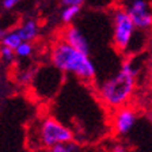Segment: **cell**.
<instances>
[{
  "label": "cell",
  "instance_id": "14",
  "mask_svg": "<svg viewBox=\"0 0 152 152\" xmlns=\"http://www.w3.org/2000/svg\"><path fill=\"white\" fill-rule=\"evenodd\" d=\"M84 3V0H63V4L65 7H80Z\"/></svg>",
  "mask_w": 152,
  "mask_h": 152
},
{
  "label": "cell",
  "instance_id": "17",
  "mask_svg": "<svg viewBox=\"0 0 152 152\" xmlns=\"http://www.w3.org/2000/svg\"><path fill=\"white\" fill-rule=\"evenodd\" d=\"M6 34H7V33L4 31L3 28H0V42L3 41V38H4V35H6Z\"/></svg>",
  "mask_w": 152,
  "mask_h": 152
},
{
  "label": "cell",
  "instance_id": "13",
  "mask_svg": "<svg viewBox=\"0 0 152 152\" xmlns=\"http://www.w3.org/2000/svg\"><path fill=\"white\" fill-rule=\"evenodd\" d=\"M0 56H1V58L4 61H12L14 57H15V50L1 45V48H0Z\"/></svg>",
  "mask_w": 152,
  "mask_h": 152
},
{
  "label": "cell",
  "instance_id": "9",
  "mask_svg": "<svg viewBox=\"0 0 152 152\" xmlns=\"http://www.w3.org/2000/svg\"><path fill=\"white\" fill-rule=\"evenodd\" d=\"M22 42H23L22 38L19 37V34L16 33V30H14V31H10L4 35L3 41H1V45L10 48V49H12V50H15L16 48L22 44Z\"/></svg>",
  "mask_w": 152,
  "mask_h": 152
},
{
  "label": "cell",
  "instance_id": "8",
  "mask_svg": "<svg viewBox=\"0 0 152 152\" xmlns=\"http://www.w3.org/2000/svg\"><path fill=\"white\" fill-rule=\"evenodd\" d=\"M16 33L19 34V37L22 38L23 42H30L33 39H35L38 35V25L35 20L28 19L26 22H23L19 26V28L16 30Z\"/></svg>",
  "mask_w": 152,
  "mask_h": 152
},
{
  "label": "cell",
  "instance_id": "1",
  "mask_svg": "<svg viewBox=\"0 0 152 152\" xmlns=\"http://www.w3.org/2000/svg\"><path fill=\"white\" fill-rule=\"evenodd\" d=\"M139 69L132 60H126L121 64L118 72L106 79L98 88L99 98L107 107H124L132 98L136 88V77Z\"/></svg>",
  "mask_w": 152,
  "mask_h": 152
},
{
  "label": "cell",
  "instance_id": "18",
  "mask_svg": "<svg viewBox=\"0 0 152 152\" xmlns=\"http://www.w3.org/2000/svg\"><path fill=\"white\" fill-rule=\"evenodd\" d=\"M151 60H152V50H151Z\"/></svg>",
  "mask_w": 152,
  "mask_h": 152
},
{
  "label": "cell",
  "instance_id": "16",
  "mask_svg": "<svg viewBox=\"0 0 152 152\" xmlns=\"http://www.w3.org/2000/svg\"><path fill=\"white\" fill-rule=\"evenodd\" d=\"M111 152H126V148H125L122 144H117V145L113 147V151Z\"/></svg>",
  "mask_w": 152,
  "mask_h": 152
},
{
  "label": "cell",
  "instance_id": "6",
  "mask_svg": "<svg viewBox=\"0 0 152 152\" xmlns=\"http://www.w3.org/2000/svg\"><path fill=\"white\" fill-rule=\"evenodd\" d=\"M137 121V114L136 111L130 107H124L115 110L113 117V128L115 130L117 134L120 136H125L128 133L132 132V129L134 128Z\"/></svg>",
  "mask_w": 152,
  "mask_h": 152
},
{
  "label": "cell",
  "instance_id": "15",
  "mask_svg": "<svg viewBox=\"0 0 152 152\" xmlns=\"http://www.w3.org/2000/svg\"><path fill=\"white\" fill-rule=\"evenodd\" d=\"M20 0H3V7L6 10H11L19 3Z\"/></svg>",
  "mask_w": 152,
  "mask_h": 152
},
{
  "label": "cell",
  "instance_id": "7",
  "mask_svg": "<svg viewBox=\"0 0 152 152\" xmlns=\"http://www.w3.org/2000/svg\"><path fill=\"white\" fill-rule=\"evenodd\" d=\"M63 41H65L69 46L75 48L76 50L82 52V53L90 54V42L86 38V35L80 31V28L76 26H69L65 28V31L63 34Z\"/></svg>",
  "mask_w": 152,
  "mask_h": 152
},
{
  "label": "cell",
  "instance_id": "4",
  "mask_svg": "<svg viewBox=\"0 0 152 152\" xmlns=\"http://www.w3.org/2000/svg\"><path fill=\"white\" fill-rule=\"evenodd\" d=\"M133 20L124 7H118L113 12V44L117 50L128 52L137 34Z\"/></svg>",
  "mask_w": 152,
  "mask_h": 152
},
{
  "label": "cell",
  "instance_id": "2",
  "mask_svg": "<svg viewBox=\"0 0 152 152\" xmlns=\"http://www.w3.org/2000/svg\"><path fill=\"white\" fill-rule=\"evenodd\" d=\"M50 61L58 71L72 73L86 82L94 79L96 73L95 65L90 56L76 50L75 48L69 46L63 39L53 45L50 50Z\"/></svg>",
  "mask_w": 152,
  "mask_h": 152
},
{
  "label": "cell",
  "instance_id": "5",
  "mask_svg": "<svg viewBox=\"0 0 152 152\" xmlns=\"http://www.w3.org/2000/svg\"><path fill=\"white\" fill-rule=\"evenodd\" d=\"M124 8L137 30H149L152 27V7L147 0H128Z\"/></svg>",
  "mask_w": 152,
  "mask_h": 152
},
{
  "label": "cell",
  "instance_id": "10",
  "mask_svg": "<svg viewBox=\"0 0 152 152\" xmlns=\"http://www.w3.org/2000/svg\"><path fill=\"white\" fill-rule=\"evenodd\" d=\"M80 12V7H65L61 12V20L64 23H71Z\"/></svg>",
  "mask_w": 152,
  "mask_h": 152
},
{
  "label": "cell",
  "instance_id": "12",
  "mask_svg": "<svg viewBox=\"0 0 152 152\" xmlns=\"http://www.w3.org/2000/svg\"><path fill=\"white\" fill-rule=\"evenodd\" d=\"M76 151H77V147H76L73 142L60 144V145H56L50 149V152H76Z\"/></svg>",
  "mask_w": 152,
  "mask_h": 152
},
{
  "label": "cell",
  "instance_id": "3",
  "mask_svg": "<svg viewBox=\"0 0 152 152\" xmlns=\"http://www.w3.org/2000/svg\"><path fill=\"white\" fill-rule=\"evenodd\" d=\"M35 133H37V141L39 147L50 149L60 144L72 142L73 140L72 130L53 117L44 118L37 126Z\"/></svg>",
  "mask_w": 152,
  "mask_h": 152
},
{
  "label": "cell",
  "instance_id": "11",
  "mask_svg": "<svg viewBox=\"0 0 152 152\" xmlns=\"http://www.w3.org/2000/svg\"><path fill=\"white\" fill-rule=\"evenodd\" d=\"M33 53V45L30 42H22L15 49V56L18 57H28Z\"/></svg>",
  "mask_w": 152,
  "mask_h": 152
}]
</instances>
